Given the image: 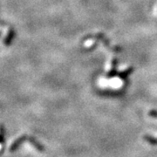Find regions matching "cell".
I'll use <instances>...</instances> for the list:
<instances>
[{
    "label": "cell",
    "instance_id": "cell-2",
    "mask_svg": "<svg viewBox=\"0 0 157 157\" xmlns=\"http://www.w3.org/2000/svg\"><path fill=\"white\" fill-rule=\"evenodd\" d=\"M149 114H151V116H154V117H157V112H155V111H151L149 113Z\"/></svg>",
    "mask_w": 157,
    "mask_h": 157
},
{
    "label": "cell",
    "instance_id": "cell-1",
    "mask_svg": "<svg viewBox=\"0 0 157 157\" xmlns=\"http://www.w3.org/2000/svg\"><path fill=\"white\" fill-rule=\"evenodd\" d=\"M145 140H147L148 142H150L151 144H157L156 139H153V138L149 137V136H147V135H146V136H145Z\"/></svg>",
    "mask_w": 157,
    "mask_h": 157
}]
</instances>
